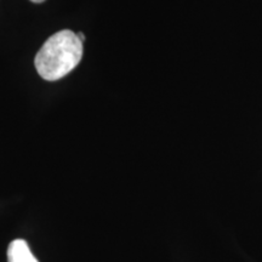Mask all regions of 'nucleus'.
<instances>
[{
    "label": "nucleus",
    "mask_w": 262,
    "mask_h": 262,
    "mask_svg": "<svg viewBox=\"0 0 262 262\" xmlns=\"http://www.w3.org/2000/svg\"><path fill=\"white\" fill-rule=\"evenodd\" d=\"M8 262H39L32 254L27 242L24 239H15L8 248Z\"/></svg>",
    "instance_id": "2"
},
{
    "label": "nucleus",
    "mask_w": 262,
    "mask_h": 262,
    "mask_svg": "<svg viewBox=\"0 0 262 262\" xmlns=\"http://www.w3.org/2000/svg\"><path fill=\"white\" fill-rule=\"evenodd\" d=\"M78 38H79V40H80L81 42H84V40H85V35L83 34V33H78Z\"/></svg>",
    "instance_id": "3"
},
{
    "label": "nucleus",
    "mask_w": 262,
    "mask_h": 262,
    "mask_svg": "<svg viewBox=\"0 0 262 262\" xmlns=\"http://www.w3.org/2000/svg\"><path fill=\"white\" fill-rule=\"evenodd\" d=\"M31 2H33V3H37V4H39V3L45 2V0H31Z\"/></svg>",
    "instance_id": "4"
},
{
    "label": "nucleus",
    "mask_w": 262,
    "mask_h": 262,
    "mask_svg": "<svg viewBox=\"0 0 262 262\" xmlns=\"http://www.w3.org/2000/svg\"><path fill=\"white\" fill-rule=\"evenodd\" d=\"M83 57V42L70 29L51 35L35 55L34 64L42 79L55 81L71 73Z\"/></svg>",
    "instance_id": "1"
}]
</instances>
